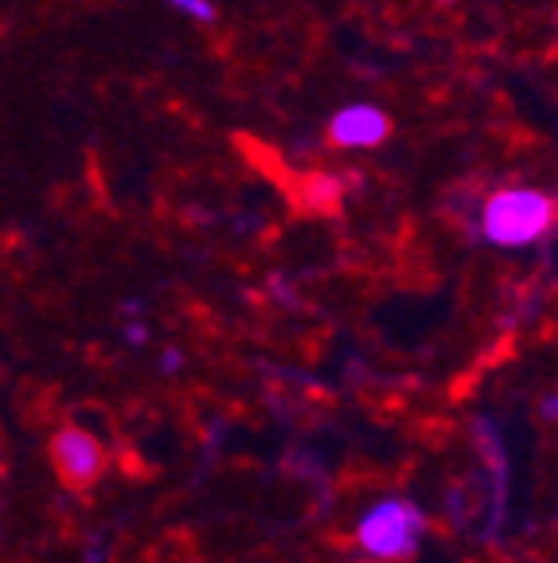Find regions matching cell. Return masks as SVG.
Masks as SVG:
<instances>
[{"instance_id":"1","label":"cell","mask_w":558,"mask_h":563,"mask_svg":"<svg viewBox=\"0 0 558 563\" xmlns=\"http://www.w3.org/2000/svg\"><path fill=\"white\" fill-rule=\"evenodd\" d=\"M558 223V200L539 188H500L484 200L480 231L492 246H532Z\"/></svg>"},{"instance_id":"2","label":"cell","mask_w":558,"mask_h":563,"mask_svg":"<svg viewBox=\"0 0 558 563\" xmlns=\"http://www.w3.org/2000/svg\"><path fill=\"white\" fill-rule=\"evenodd\" d=\"M426 532V517L411 501H383L359 520V548L376 560H411Z\"/></svg>"},{"instance_id":"3","label":"cell","mask_w":558,"mask_h":563,"mask_svg":"<svg viewBox=\"0 0 558 563\" xmlns=\"http://www.w3.org/2000/svg\"><path fill=\"white\" fill-rule=\"evenodd\" d=\"M52 462H55V474L63 477V485L87 489V485H94L102 477L105 450L94 434L79 431V427H63L52 439Z\"/></svg>"},{"instance_id":"4","label":"cell","mask_w":558,"mask_h":563,"mask_svg":"<svg viewBox=\"0 0 558 563\" xmlns=\"http://www.w3.org/2000/svg\"><path fill=\"white\" fill-rule=\"evenodd\" d=\"M391 137V118L371 102H351L328 122V141L336 150H376Z\"/></svg>"},{"instance_id":"5","label":"cell","mask_w":558,"mask_h":563,"mask_svg":"<svg viewBox=\"0 0 558 563\" xmlns=\"http://www.w3.org/2000/svg\"><path fill=\"white\" fill-rule=\"evenodd\" d=\"M165 4L172 12H180V16L200 20V24H211V20H215V4H211V0H165Z\"/></svg>"},{"instance_id":"6","label":"cell","mask_w":558,"mask_h":563,"mask_svg":"<svg viewBox=\"0 0 558 563\" xmlns=\"http://www.w3.org/2000/svg\"><path fill=\"white\" fill-rule=\"evenodd\" d=\"M442 4H449V0H442Z\"/></svg>"}]
</instances>
